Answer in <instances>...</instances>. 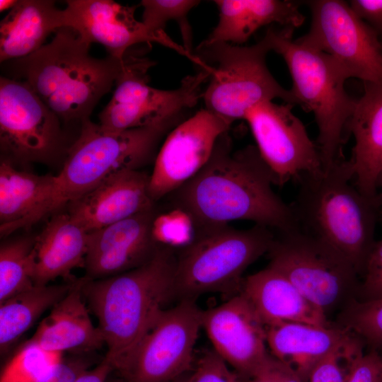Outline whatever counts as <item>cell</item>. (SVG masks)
<instances>
[{"instance_id":"cell-1","label":"cell","mask_w":382,"mask_h":382,"mask_svg":"<svg viewBox=\"0 0 382 382\" xmlns=\"http://www.w3.org/2000/svg\"><path fill=\"white\" fill-rule=\"evenodd\" d=\"M274 185L273 173L256 146L233 151L227 132L217 140L206 165L169 195L195 230L237 220L251 221L275 232L296 228L290 204L274 192Z\"/></svg>"},{"instance_id":"cell-2","label":"cell","mask_w":382,"mask_h":382,"mask_svg":"<svg viewBox=\"0 0 382 382\" xmlns=\"http://www.w3.org/2000/svg\"><path fill=\"white\" fill-rule=\"evenodd\" d=\"M91 45L75 30L62 27L37 52L3 64L7 77L28 83L63 123L81 125L115 86L130 58L93 57Z\"/></svg>"},{"instance_id":"cell-3","label":"cell","mask_w":382,"mask_h":382,"mask_svg":"<svg viewBox=\"0 0 382 382\" xmlns=\"http://www.w3.org/2000/svg\"><path fill=\"white\" fill-rule=\"evenodd\" d=\"M176 255L160 245L146 262L103 279L83 278L82 293L98 321L115 367L125 359L165 310L173 296Z\"/></svg>"},{"instance_id":"cell-4","label":"cell","mask_w":382,"mask_h":382,"mask_svg":"<svg viewBox=\"0 0 382 382\" xmlns=\"http://www.w3.org/2000/svg\"><path fill=\"white\" fill-rule=\"evenodd\" d=\"M296 180L299 189L290 204L296 228L335 250L361 277L376 241V199L357 189L345 159Z\"/></svg>"},{"instance_id":"cell-5","label":"cell","mask_w":382,"mask_h":382,"mask_svg":"<svg viewBox=\"0 0 382 382\" xmlns=\"http://www.w3.org/2000/svg\"><path fill=\"white\" fill-rule=\"evenodd\" d=\"M294 30L271 26L264 36L287 66L298 105L314 115L316 145L327 168L345 159L342 147L357 98L346 90L349 77L344 70L325 53L294 39Z\"/></svg>"},{"instance_id":"cell-6","label":"cell","mask_w":382,"mask_h":382,"mask_svg":"<svg viewBox=\"0 0 382 382\" xmlns=\"http://www.w3.org/2000/svg\"><path fill=\"white\" fill-rule=\"evenodd\" d=\"M188 110L158 123L111 132L91 120L83 122L55 175L52 212L81 197L106 178L122 170H139L158 154L161 141L185 120Z\"/></svg>"},{"instance_id":"cell-7","label":"cell","mask_w":382,"mask_h":382,"mask_svg":"<svg viewBox=\"0 0 382 382\" xmlns=\"http://www.w3.org/2000/svg\"><path fill=\"white\" fill-rule=\"evenodd\" d=\"M271 228L227 225L195 230L193 238L176 255L173 296L193 300L209 292L239 294L245 270L268 253L274 239Z\"/></svg>"},{"instance_id":"cell-8","label":"cell","mask_w":382,"mask_h":382,"mask_svg":"<svg viewBox=\"0 0 382 382\" xmlns=\"http://www.w3.org/2000/svg\"><path fill=\"white\" fill-rule=\"evenodd\" d=\"M271 52L265 36L250 46L202 42L193 54L198 64L210 72L203 91L205 109L231 124L244 120L247 112L267 100L281 99L298 105L291 91L282 87L266 62Z\"/></svg>"},{"instance_id":"cell-9","label":"cell","mask_w":382,"mask_h":382,"mask_svg":"<svg viewBox=\"0 0 382 382\" xmlns=\"http://www.w3.org/2000/svg\"><path fill=\"white\" fill-rule=\"evenodd\" d=\"M274 233L268 266L282 273L325 314L354 298L359 275L344 257L296 228Z\"/></svg>"},{"instance_id":"cell-10","label":"cell","mask_w":382,"mask_h":382,"mask_svg":"<svg viewBox=\"0 0 382 382\" xmlns=\"http://www.w3.org/2000/svg\"><path fill=\"white\" fill-rule=\"evenodd\" d=\"M202 313L193 300L165 309L114 372L123 382H172L192 365Z\"/></svg>"},{"instance_id":"cell-11","label":"cell","mask_w":382,"mask_h":382,"mask_svg":"<svg viewBox=\"0 0 382 382\" xmlns=\"http://www.w3.org/2000/svg\"><path fill=\"white\" fill-rule=\"evenodd\" d=\"M62 121L25 81L0 77V146L12 163H49L66 154Z\"/></svg>"},{"instance_id":"cell-12","label":"cell","mask_w":382,"mask_h":382,"mask_svg":"<svg viewBox=\"0 0 382 382\" xmlns=\"http://www.w3.org/2000/svg\"><path fill=\"white\" fill-rule=\"evenodd\" d=\"M152 64L146 59L130 56L111 100L99 114L103 129L120 132L151 125L189 110L202 98V85L210 76L207 69L183 78L177 88L161 90L148 85L146 71Z\"/></svg>"},{"instance_id":"cell-13","label":"cell","mask_w":382,"mask_h":382,"mask_svg":"<svg viewBox=\"0 0 382 382\" xmlns=\"http://www.w3.org/2000/svg\"><path fill=\"white\" fill-rule=\"evenodd\" d=\"M311 21L299 42L330 57L363 83L382 85V47L375 32L342 0L302 1Z\"/></svg>"},{"instance_id":"cell-14","label":"cell","mask_w":382,"mask_h":382,"mask_svg":"<svg viewBox=\"0 0 382 382\" xmlns=\"http://www.w3.org/2000/svg\"><path fill=\"white\" fill-rule=\"evenodd\" d=\"M294 107L286 103L264 101L251 108L244 118L277 185L323 168L316 143L293 113Z\"/></svg>"},{"instance_id":"cell-15","label":"cell","mask_w":382,"mask_h":382,"mask_svg":"<svg viewBox=\"0 0 382 382\" xmlns=\"http://www.w3.org/2000/svg\"><path fill=\"white\" fill-rule=\"evenodd\" d=\"M231 123L202 109L186 118L166 137L150 175L154 202L170 195L193 178L209 160L219 138Z\"/></svg>"},{"instance_id":"cell-16","label":"cell","mask_w":382,"mask_h":382,"mask_svg":"<svg viewBox=\"0 0 382 382\" xmlns=\"http://www.w3.org/2000/svg\"><path fill=\"white\" fill-rule=\"evenodd\" d=\"M202 328L214 351L246 380L268 359L266 325L241 293L203 311Z\"/></svg>"},{"instance_id":"cell-17","label":"cell","mask_w":382,"mask_h":382,"mask_svg":"<svg viewBox=\"0 0 382 382\" xmlns=\"http://www.w3.org/2000/svg\"><path fill=\"white\" fill-rule=\"evenodd\" d=\"M64 8L65 27L75 30L87 42L103 45L109 55L124 59L129 48L142 42H156L188 56L170 38L151 34L134 18L135 7L111 0H68Z\"/></svg>"},{"instance_id":"cell-18","label":"cell","mask_w":382,"mask_h":382,"mask_svg":"<svg viewBox=\"0 0 382 382\" xmlns=\"http://www.w3.org/2000/svg\"><path fill=\"white\" fill-rule=\"evenodd\" d=\"M154 208L88 233L86 278L103 279L139 267L160 245L153 235Z\"/></svg>"},{"instance_id":"cell-19","label":"cell","mask_w":382,"mask_h":382,"mask_svg":"<svg viewBox=\"0 0 382 382\" xmlns=\"http://www.w3.org/2000/svg\"><path fill=\"white\" fill-rule=\"evenodd\" d=\"M150 175L122 170L67 204L69 214L88 233L154 208Z\"/></svg>"},{"instance_id":"cell-20","label":"cell","mask_w":382,"mask_h":382,"mask_svg":"<svg viewBox=\"0 0 382 382\" xmlns=\"http://www.w3.org/2000/svg\"><path fill=\"white\" fill-rule=\"evenodd\" d=\"M363 88L348 125L354 141L348 162L355 186L376 199L382 173V85L363 83Z\"/></svg>"},{"instance_id":"cell-21","label":"cell","mask_w":382,"mask_h":382,"mask_svg":"<svg viewBox=\"0 0 382 382\" xmlns=\"http://www.w3.org/2000/svg\"><path fill=\"white\" fill-rule=\"evenodd\" d=\"M241 292L250 302L265 325L282 322L331 325L322 309L271 267L267 266L244 278Z\"/></svg>"},{"instance_id":"cell-22","label":"cell","mask_w":382,"mask_h":382,"mask_svg":"<svg viewBox=\"0 0 382 382\" xmlns=\"http://www.w3.org/2000/svg\"><path fill=\"white\" fill-rule=\"evenodd\" d=\"M219 20L207 42L242 45L259 29L279 25L295 29L305 21L300 11L302 1L293 0H216Z\"/></svg>"},{"instance_id":"cell-23","label":"cell","mask_w":382,"mask_h":382,"mask_svg":"<svg viewBox=\"0 0 382 382\" xmlns=\"http://www.w3.org/2000/svg\"><path fill=\"white\" fill-rule=\"evenodd\" d=\"M83 279L72 284L67 294L43 318L29 341L52 352H86L105 345L95 327L82 293Z\"/></svg>"},{"instance_id":"cell-24","label":"cell","mask_w":382,"mask_h":382,"mask_svg":"<svg viewBox=\"0 0 382 382\" xmlns=\"http://www.w3.org/2000/svg\"><path fill=\"white\" fill-rule=\"evenodd\" d=\"M55 175H39L16 169L1 158L0 232L1 236L29 228L50 213Z\"/></svg>"},{"instance_id":"cell-25","label":"cell","mask_w":382,"mask_h":382,"mask_svg":"<svg viewBox=\"0 0 382 382\" xmlns=\"http://www.w3.org/2000/svg\"><path fill=\"white\" fill-rule=\"evenodd\" d=\"M353 335L338 325L282 322L266 325L267 345L272 356L289 366L303 382L321 358Z\"/></svg>"},{"instance_id":"cell-26","label":"cell","mask_w":382,"mask_h":382,"mask_svg":"<svg viewBox=\"0 0 382 382\" xmlns=\"http://www.w3.org/2000/svg\"><path fill=\"white\" fill-rule=\"evenodd\" d=\"M88 232L69 213L55 214L35 237V284L58 277L71 279V271L85 267Z\"/></svg>"},{"instance_id":"cell-27","label":"cell","mask_w":382,"mask_h":382,"mask_svg":"<svg viewBox=\"0 0 382 382\" xmlns=\"http://www.w3.org/2000/svg\"><path fill=\"white\" fill-rule=\"evenodd\" d=\"M65 27L64 9L51 0H18L0 23V61L28 57L40 50L47 37Z\"/></svg>"},{"instance_id":"cell-28","label":"cell","mask_w":382,"mask_h":382,"mask_svg":"<svg viewBox=\"0 0 382 382\" xmlns=\"http://www.w3.org/2000/svg\"><path fill=\"white\" fill-rule=\"evenodd\" d=\"M71 285L35 284L1 303V352L8 349L47 309L59 302Z\"/></svg>"},{"instance_id":"cell-29","label":"cell","mask_w":382,"mask_h":382,"mask_svg":"<svg viewBox=\"0 0 382 382\" xmlns=\"http://www.w3.org/2000/svg\"><path fill=\"white\" fill-rule=\"evenodd\" d=\"M35 238L4 243L0 248V303L35 285Z\"/></svg>"},{"instance_id":"cell-30","label":"cell","mask_w":382,"mask_h":382,"mask_svg":"<svg viewBox=\"0 0 382 382\" xmlns=\"http://www.w3.org/2000/svg\"><path fill=\"white\" fill-rule=\"evenodd\" d=\"M62 355L28 340L4 367L0 382H38L53 371Z\"/></svg>"},{"instance_id":"cell-31","label":"cell","mask_w":382,"mask_h":382,"mask_svg":"<svg viewBox=\"0 0 382 382\" xmlns=\"http://www.w3.org/2000/svg\"><path fill=\"white\" fill-rule=\"evenodd\" d=\"M200 1L195 0H143L140 4L143 7L142 23L152 35L164 38H170L164 32L167 22L175 21L179 25L184 48L192 54V32L187 20L189 12Z\"/></svg>"},{"instance_id":"cell-32","label":"cell","mask_w":382,"mask_h":382,"mask_svg":"<svg viewBox=\"0 0 382 382\" xmlns=\"http://www.w3.org/2000/svg\"><path fill=\"white\" fill-rule=\"evenodd\" d=\"M338 325L358 336L369 350L379 351L382 348V298L351 299L338 317Z\"/></svg>"},{"instance_id":"cell-33","label":"cell","mask_w":382,"mask_h":382,"mask_svg":"<svg viewBox=\"0 0 382 382\" xmlns=\"http://www.w3.org/2000/svg\"><path fill=\"white\" fill-rule=\"evenodd\" d=\"M364 346L363 341L354 334L316 364L307 382H345L352 366L364 354Z\"/></svg>"},{"instance_id":"cell-34","label":"cell","mask_w":382,"mask_h":382,"mask_svg":"<svg viewBox=\"0 0 382 382\" xmlns=\"http://www.w3.org/2000/svg\"><path fill=\"white\" fill-rule=\"evenodd\" d=\"M361 277L358 299L369 301L382 298V239L374 242Z\"/></svg>"},{"instance_id":"cell-35","label":"cell","mask_w":382,"mask_h":382,"mask_svg":"<svg viewBox=\"0 0 382 382\" xmlns=\"http://www.w3.org/2000/svg\"><path fill=\"white\" fill-rule=\"evenodd\" d=\"M186 382H241L228 364L214 350L205 352Z\"/></svg>"},{"instance_id":"cell-36","label":"cell","mask_w":382,"mask_h":382,"mask_svg":"<svg viewBox=\"0 0 382 382\" xmlns=\"http://www.w3.org/2000/svg\"><path fill=\"white\" fill-rule=\"evenodd\" d=\"M345 382H382V355L369 350L352 366Z\"/></svg>"},{"instance_id":"cell-37","label":"cell","mask_w":382,"mask_h":382,"mask_svg":"<svg viewBox=\"0 0 382 382\" xmlns=\"http://www.w3.org/2000/svg\"><path fill=\"white\" fill-rule=\"evenodd\" d=\"M354 13L366 23L382 41V0H351Z\"/></svg>"},{"instance_id":"cell-38","label":"cell","mask_w":382,"mask_h":382,"mask_svg":"<svg viewBox=\"0 0 382 382\" xmlns=\"http://www.w3.org/2000/svg\"><path fill=\"white\" fill-rule=\"evenodd\" d=\"M90 366L89 361L83 358H63L52 373L38 382H76Z\"/></svg>"},{"instance_id":"cell-39","label":"cell","mask_w":382,"mask_h":382,"mask_svg":"<svg viewBox=\"0 0 382 382\" xmlns=\"http://www.w3.org/2000/svg\"><path fill=\"white\" fill-rule=\"evenodd\" d=\"M267 365L276 382H303L289 366L273 356L270 355Z\"/></svg>"},{"instance_id":"cell-40","label":"cell","mask_w":382,"mask_h":382,"mask_svg":"<svg viewBox=\"0 0 382 382\" xmlns=\"http://www.w3.org/2000/svg\"><path fill=\"white\" fill-rule=\"evenodd\" d=\"M113 372L112 364L105 357L95 367L90 368L83 374L76 382H106L108 378Z\"/></svg>"},{"instance_id":"cell-41","label":"cell","mask_w":382,"mask_h":382,"mask_svg":"<svg viewBox=\"0 0 382 382\" xmlns=\"http://www.w3.org/2000/svg\"><path fill=\"white\" fill-rule=\"evenodd\" d=\"M268 359L252 376L247 379V382H276L268 367Z\"/></svg>"},{"instance_id":"cell-42","label":"cell","mask_w":382,"mask_h":382,"mask_svg":"<svg viewBox=\"0 0 382 382\" xmlns=\"http://www.w3.org/2000/svg\"><path fill=\"white\" fill-rule=\"evenodd\" d=\"M376 203L378 211V222L382 224V173L376 184Z\"/></svg>"},{"instance_id":"cell-43","label":"cell","mask_w":382,"mask_h":382,"mask_svg":"<svg viewBox=\"0 0 382 382\" xmlns=\"http://www.w3.org/2000/svg\"><path fill=\"white\" fill-rule=\"evenodd\" d=\"M16 0H1L0 1V10L4 11L5 10H11L17 3Z\"/></svg>"},{"instance_id":"cell-44","label":"cell","mask_w":382,"mask_h":382,"mask_svg":"<svg viewBox=\"0 0 382 382\" xmlns=\"http://www.w3.org/2000/svg\"><path fill=\"white\" fill-rule=\"evenodd\" d=\"M106 382H123L122 379L119 377L117 379H111L110 376L108 378Z\"/></svg>"},{"instance_id":"cell-45","label":"cell","mask_w":382,"mask_h":382,"mask_svg":"<svg viewBox=\"0 0 382 382\" xmlns=\"http://www.w3.org/2000/svg\"><path fill=\"white\" fill-rule=\"evenodd\" d=\"M178 382H186L185 381H178Z\"/></svg>"},{"instance_id":"cell-46","label":"cell","mask_w":382,"mask_h":382,"mask_svg":"<svg viewBox=\"0 0 382 382\" xmlns=\"http://www.w3.org/2000/svg\"><path fill=\"white\" fill-rule=\"evenodd\" d=\"M381 47H382V41L381 42Z\"/></svg>"}]
</instances>
